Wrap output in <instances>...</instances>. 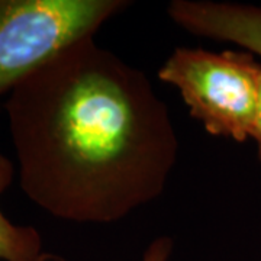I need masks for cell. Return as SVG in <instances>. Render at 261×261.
I'll return each instance as SVG.
<instances>
[{"instance_id": "obj_1", "label": "cell", "mask_w": 261, "mask_h": 261, "mask_svg": "<svg viewBox=\"0 0 261 261\" xmlns=\"http://www.w3.org/2000/svg\"><path fill=\"white\" fill-rule=\"evenodd\" d=\"M5 109L20 189L61 221H121L163 195L177 161L167 105L94 37L31 73Z\"/></svg>"}, {"instance_id": "obj_2", "label": "cell", "mask_w": 261, "mask_h": 261, "mask_svg": "<svg viewBox=\"0 0 261 261\" xmlns=\"http://www.w3.org/2000/svg\"><path fill=\"white\" fill-rule=\"evenodd\" d=\"M261 64L248 51L176 48L160 80L178 89L207 134L238 142L251 138L260 96Z\"/></svg>"}, {"instance_id": "obj_3", "label": "cell", "mask_w": 261, "mask_h": 261, "mask_svg": "<svg viewBox=\"0 0 261 261\" xmlns=\"http://www.w3.org/2000/svg\"><path fill=\"white\" fill-rule=\"evenodd\" d=\"M125 0H0V100L67 47L94 37Z\"/></svg>"}, {"instance_id": "obj_4", "label": "cell", "mask_w": 261, "mask_h": 261, "mask_svg": "<svg viewBox=\"0 0 261 261\" xmlns=\"http://www.w3.org/2000/svg\"><path fill=\"white\" fill-rule=\"evenodd\" d=\"M168 16L193 35L226 41L261 57V6L212 2L173 0Z\"/></svg>"}, {"instance_id": "obj_5", "label": "cell", "mask_w": 261, "mask_h": 261, "mask_svg": "<svg viewBox=\"0 0 261 261\" xmlns=\"http://www.w3.org/2000/svg\"><path fill=\"white\" fill-rule=\"evenodd\" d=\"M15 167L5 154L0 152V195L12 185ZM42 238L34 226L10 222L0 209V260L28 261L39 255Z\"/></svg>"}, {"instance_id": "obj_6", "label": "cell", "mask_w": 261, "mask_h": 261, "mask_svg": "<svg viewBox=\"0 0 261 261\" xmlns=\"http://www.w3.org/2000/svg\"><path fill=\"white\" fill-rule=\"evenodd\" d=\"M173 250V240L168 237H159L149 244L144 252L142 261H167Z\"/></svg>"}, {"instance_id": "obj_7", "label": "cell", "mask_w": 261, "mask_h": 261, "mask_svg": "<svg viewBox=\"0 0 261 261\" xmlns=\"http://www.w3.org/2000/svg\"><path fill=\"white\" fill-rule=\"evenodd\" d=\"M251 138L257 144V155L261 161V71H260V96H258V108H257V116H255V123L252 129Z\"/></svg>"}, {"instance_id": "obj_8", "label": "cell", "mask_w": 261, "mask_h": 261, "mask_svg": "<svg viewBox=\"0 0 261 261\" xmlns=\"http://www.w3.org/2000/svg\"><path fill=\"white\" fill-rule=\"evenodd\" d=\"M28 261H65L63 257H60V255H57V254H51V252L47 251H42L39 255H37L35 258H32V260Z\"/></svg>"}]
</instances>
